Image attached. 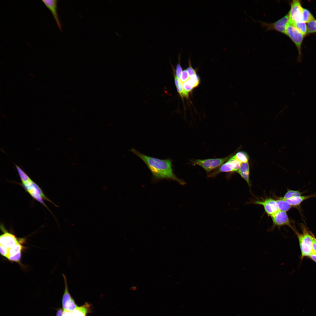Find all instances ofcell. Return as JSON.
<instances>
[{"mask_svg": "<svg viewBox=\"0 0 316 316\" xmlns=\"http://www.w3.org/2000/svg\"><path fill=\"white\" fill-rule=\"evenodd\" d=\"M25 241V239L21 238L20 242L9 249V255H13L22 251L25 247L23 244Z\"/></svg>", "mask_w": 316, "mask_h": 316, "instance_id": "17", "label": "cell"}, {"mask_svg": "<svg viewBox=\"0 0 316 316\" xmlns=\"http://www.w3.org/2000/svg\"><path fill=\"white\" fill-rule=\"evenodd\" d=\"M136 289H137L136 287V286H132L130 288V289L132 290H133V291L135 290H136Z\"/></svg>", "mask_w": 316, "mask_h": 316, "instance_id": "35", "label": "cell"}, {"mask_svg": "<svg viewBox=\"0 0 316 316\" xmlns=\"http://www.w3.org/2000/svg\"><path fill=\"white\" fill-rule=\"evenodd\" d=\"M309 256L311 259L316 262V253L312 252Z\"/></svg>", "mask_w": 316, "mask_h": 316, "instance_id": "33", "label": "cell"}, {"mask_svg": "<svg viewBox=\"0 0 316 316\" xmlns=\"http://www.w3.org/2000/svg\"><path fill=\"white\" fill-rule=\"evenodd\" d=\"M189 66L187 68V71L190 77L197 74L196 70L192 67L190 58L188 60Z\"/></svg>", "mask_w": 316, "mask_h": 316, "instance_id": "27", "label": "cell"}, {"mask_svg": "<svg viewBox=\"0 0 316 316\" xmlns=\"http://www.w3.org/2000/svg\"><path fill=\"white\" fill-rule=\"evenodd\" d=\"M238 173L246 182L250 187L251 184L250 180V166L248 163H241L240 167L237 171Z\"/></svg>", "mask_w": 316, "mask_h": 316, "instance_id": "14", "label": "cell"}, {"mask_svg": "<svg viewBox=\"0 0 316 316\" xmlns=\"http://www.w3.org/2000/svg\"><path fill=\"white\" fill-rule=\"evenodd\" d=\"M241 163L232 156L226 162L223 164L215 171L209 174V177H215L217 174L222 172H229L237 171Z\"/></svg>", "mask_w": 316, "mask_h": 316, "instance_id": "4", "label": "cell"}, {"mask_svg": "<svg viewBox=\"0 0 316 316\" xmlns=\"http://www.w3.org/2000/svg\"><path fill=\"white\" fill-rule=\"evenodd\" d=\"M41 1L51 11L59 28L61 30V25L56 11L58 1L57 0H42Z\"/></svg>", "mask_w": 316, "mask_h": 316, "instance_id": "12", "label": "cell"}, {"mask_svg": "<svg viewBox=\"0 0 316 316\" xmlns=\"http://www.w3.org/2000/svg\"><path fill=\"white\" fill-rule=\"evenodd\" d=\"M130 151L140 158L147 165L154 181L164 179L172 180L183 185L185 182L178 178L173 172L172 161L170 159H161L142 154L134 148Z\"/></svg>", "mask_w": 316, "mask_h": 316, "instance_id": "1", "label": "cell"}, {"mask_svg": "<svg viewBox=\"0 0 316 316\" xmlns=\"http://www.w3.org/2000/svg\"><path fill=\"white\" fill-rule=\"evenodd\" d=\"M21 257L22 251L13 255H9L7 259L11 262H17L22 265L21 263Z\"/></svg>", "mask_w": 316, "mask_h": 316, "instance_id": "24", "label": "cell"}, {"mask_svg": "<svg viewBox=\"0 0 316 316\" xmlns=\"http://www.w3.org/2000/svg\"><path fill=\"white\" fill-rule=\"evenodd\" d=\"M313 197H316V193L307 195H300L284 199L292 207H297L299 206L304 200Z\"/></svg>", "mask_w": 316, "mask_h": 316, "instance_id": "13", "label": "cell"}, {"mask_svg": "<svg viewBox=\"0 0 316 316\" xmlns=\"http://www.w3.org/2000/svg\"><path fill=\"white\" fill-rule=\"evenodd\" d=\"M308 33L316 32V20H314L308 23Z\"/></svg>", "mask_w": 316, "mask_h": 316, "instance_id": "25", "label": "cell"}, {"mask_svg": "<svg viewBox=\"0 0 316 316\" xmlns=\"http://www.w3.org/2000/svg\"><path fill=\"white\" fill-rule=\"evenodd\" d=\"M303 193V192L300 191L299 190H293L288 189L283 198L285 199H288L301 195Z\"/></svg>", "mask_w": 316, "mask_h": 316, "instance_id": "23", "label": "cell"}, {"mask_svg": "<svg viewBox=\"0 0 316 316\" xmlns=\"http://www.w3.org/2000/svg\"><path fill=\"white\" fill-rule=\"evenodd\" d=\"M188 80L194 88L197 87L200 82V78L197 74L190 77Z\"/></svg>", "mask_w": 316, "mask_h": 316, "instance_id": "26", "label": "cell"}, {"mask_svg": "<svg viewBox=\"0 0 316 316\" xmlns=\"http://www.w3.org/2000/svg\"><path fill=\"white\" fill-rule=\"evenodd\" d=\"M16 167L20 178L22 183H25L32 180L30 178L20 167L17 165H16Z\"/></svg>", "mask_w": 316, "mask_h": 316, "instance_id": "22", "label": "cell"}, {"mask_svg": "<svg viewBox=\"0 0 316 316\" xmlns=\"http://www.w3.org/2000/svg\"><path fill=\"white\" fill-rule=\"evenodd\" d=\"M231 154L223 158H212L204 159H196L194 164L202 167L206 171L209 172L222 165L232 156Z\"/></svg>", "mask_w": 316, "mask_h": 316, "instance_id": "3", "label": "cell"}, {"mask_svg": "<svg viewBox=\"0 0 316 316\" xmlns=\"http://www.w3.org/2000/svg\"><path fill=\"white\" fill-rule=\"evenodd\" d=\"M21 185L30 195L32 194L38 195L41 196L44 200H47L54 204L45 195L40 187L32 180L25 183H22Z\"/></svg>", "mask_w": 316, "mask_h": 316, "instance_id": "11", "label": "cell"}, {"mask_svg": "<svg viewBox=\"0 0 316 316\" xmlns=\"http://www.w3.org/2000/svg\"><path fill=\"white\" fill-rule=\"evenodd\" d=\"M0 252L2 256L7 258L9 256V249L1 245H0Z\"/></svg>", "mask_w": 316, "mask_h": 316, "instance_id": "30", "label": "cell"}, {"mask_svg": "<svg viewBox=\"0 0 316 316\" xmlns=\"http://www.w3.org/2000/svg\"><path fill=\"white\" fill-rule=\"evenodd\" d=\"M63 310V309H60L57 312L56 316H62Z\"/></svg>", "mask_w": 316, "mask_h": 316, "instance_id": "34", "label": "cell"}, {"mask_svg": "<svg viewBox=\"0 0 316 316\" xmlns=\"http://www.w3.org/2000/svg\"><path fill=\"white\" fill-rule=\"evenodd\" d=\"M183 86L184 90L188 93L191 91L194 88L189 80L183 83Z\"/></svg>", "mask_w": 316, "mask_h": 316, "instance_id": "29", "label": "cell"}, {"mask_svg": "<svg viewBox=\"0 0 316 316\" xmlns=\"http://www.w3.org/2000/svg\"><path fill=\"white\" fill-rule=\"evenodd\" d=\"M182 71V67L179 62L176 67V76L179 79L180 78Z\"/></svg>", "mask_w": 316, "mask_h": 316, "instance_id": "31", "label": "cell"}, {"mask_svg": "<svg viewBox=\"0 0 316 316\" xmlns=\"http://www.w3.org/2000/svg\"><path fill=\"white\" fill-rule=\"evenodd\" d=\"M293 25L304 36L308 32L307 26L305 23L303 21L296 22Z\"/></svg>", "mask_w": 316, "mask_h": 316, "instance_id": "21", "label": "cell"}, {"mask_svg": "<svg viewBox=\"0 0 316 316\" xmlns=\"http://www.w3.org/2000/svg\"><path fill=\"white\" fill-rule=\"evenodd\" d=\"M190 76L186 70H184L183 71L180 78L179 79L181 82L183 83L185 82L188 80L190 78Z\"/></svg>", "mask_w": 316, "mask_h": 316, "instance_id": "28", "label": "cell"}, {"mask_svg": "<svg viewBox=\"0 0 316 316\" xmlns=\"http://www.w3.org/2000/svg\"><path fill=\"white\" fill-rule=\"evenodd\" d=\"M233 156L242 163L248 162L249 159L248 154L243 151H239Z\"/></svg>", "mask_w": 316, "mask_h": 316, "instance_id": "20", "label": "cell"}, {"mask_svg": "<svg viewBox=\"0 0 316 316\" xmlns=\"http://www.w3.org/2000/svg\"><path fill=\"white\" fill-rule=\"evenodd\" d=\"M301 18L302 21L305 23H308L315 20L310 12L308 9L303 8Z\"/></svg>", "mask_w": 316, "mask_h": 316, "instance_id": "19", "label": "cell"}, {"mask_svg": "<svg viewBox=\"0 0 316 316\" xmlns=\"http://www.w3.org/2000/svg\"><path fill=\"white\" fill-rule=\"evenodd\" d=\"M253 203L262 205L265 212L269 216L271 217L280 211L276 200L272 198H267L262 200L255 201Z\"/></svg>", "mask_w": 316, "mask_h": 316, "instance_id": "10", "label": "cell"}, {"mask_svg": "<svg viewBox=\"0 0 316 316\" xmlns=\"http://www.w3.org/2000/svg\"><path fill=\"white\" fill-rule=\"evenodd\" d=\"M276 200L280 211L286 212L293 207L282 197H279Z\"/></svg>", "mask_w": 316, "mask_h": 316, "instance_id": "18", "label": "cell"}, {"mask_svg": "<svg viewBox=\"0 0 316 316\" xmlns=\"http://www.w3.org/2000/svg\"><path fill=\"white\" fill-rule=\"evenodd\" d=\"M302 231L299 233L295 231L298 236L301 253V258L304 257L309 256L313 252L312 240L314 235L310 232L303 224L300 225Z\"/></svg>", "mask_w": 316, "mask_h": 316, "instance_id": "2", "label": "cell"}, {"mask_svg": "<svg viewBox=\"0 0 316 316\" xmlns=\"http://www.w3.org/2000/svg\"><path fill=\"white\" fill-rule=\"evenodd\" d=\"M267 30H274L286 35V26L289 23L288 14L277 21L272 23L261 22Z\"/></svg>", "mask_w": 316, "mask_h": 316, "instance_id": "9", "label": "cell"}, {"mask_svg": "<svg viewBox=\"0 0 316 316\" xmlns=\"http://www.w3.org/2000/svg\"><path fill=\"white\" fill-rule=\"evenodd\" d=\"M62 275L64 279L65 286L64 292L63 295L62 301V305L63 308L65 307L66 305L73 298L71 296L68 291L66 276L63 274H62Z\"/></svg>", "mask_w": 316, "mask_h": 316, "instance_id": "15", "label": "cell"}, {"mask_svg": "<svg viewBox=\"0 0 316 316\" xmlns=\"http://www.w3.org/2000/svg\"><path fill=\"white\" fill-rule=\"evenodd\" d=\"M174 77V83L177 90L180 96L182 98L185 97L188 98L189 97L188 93L184 89L183 83L178 79L176 75Z\"/></svg>", "mask_w": 316, "mask_h": 316, "instance_id": "16", "label": "cell"}, {"mask_svg": "<svg viewBox=\"0 0 316 316\" xmlns=\"http://www.w3.org/2000/svg\"><path fill=\"white\" fill-rule=\"evenodd\" d=\"M0 229L3 232L0 236V245L9 249L20 241L21 238H17L14 234L8 231L3 224H1Z\"/></svg>", "mask_w": 316, "mask_h": 316, "instance_id": "6", "label": "cell"}, {"mask_svg": "<svg viewBox=\"0 0 316 316\" xmlns=\"http://www.w3.org/2000/svg\"><path fill=\"white\" fill-rule=\"evenodd\" d=\"M286 35L290 38L295 44L300 57L301 54L302 44L304 36L289 23L286 27Z\"/></svg>", "mask_w": 316, "mask_h": 316, "instance_id": "5", "label": "cell"}, {"mask_svg": "<svg viewBox=\"0 0 316 316\" xmlns=\"http://www.w3.org/2000/svg\"><path fill=\"white\" fill-rule=\"evenodd\" d=\"M271 217L273 222V225L270 229L271 230L275 227L280 228L284 226H288L293 229L291 221L286 212L279 211Z\"/></svg>", "mask_w": 316, "mask_h": 316, "instance_id": "8", "label": "cell"}, {"mask_svg": "<svg viewBox=\"0 0 316 316\" xmlns=\"http://www.w3.org/2000/svg\"><path fill=\"white\" fill-rule=\"evenodd\" d=\"M72 164H73V165H74V166H75V163H74L73 162Z\"/></svg>", "mask_w": 316, "mask_h": 316, "instance_id": "36", "label": "cell"}, {"mask_svg": "<svg viewBox=\"0 0 316 316\" xmlns=\"http://www.w3.org/2000/svg\"><path fill=\"white\" fill-rule=\"evenodd\" d=\"M303 7L299 0H293L291 4L290 10L288 13L289 23L292 25L300 21L302 19L301 14Z\"/></svg>", "mask_w": 316, "mask_h": 316, "instance_id": "7", "label": "cell"}, {"mask_svg": "<svg viewBox=\"0 0 316 316\" xmlns=\"http://www.w3.org/2000/svg\"><path fill=\"white\" fill-rule=\"evenodd\" d=\"M312 248L313 252L316 253V238L314 236L312 238Z\"/></svg>", "mask_w": 316, "mask_h": 316, "instance_id": "32", "label": "cell"}]
</instances>
